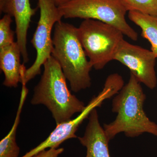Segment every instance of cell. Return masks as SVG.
Returning a JSON list of instances; mask_svg holds the SVG:
<instances>
[{"label": "cell", "instance_id": "e0dca14e", "mask_svg": "<svg viewBox=\"0 0 157 157\" xmlns=\"http://www.w3.org/2000/svg\"><path fill=\"white\" fill-rule=\"evenodd\" d=\"M56 5L58 6L62 5L63 3H65L67 0H54Z\"/></svg>", "mask_w": 157, "mask_h": 157}, {"label": "cell", "instance_id": "52a82bcc", "mask_svg": "<svg viewBox=\"0 0 157 157\" xmlns=\"http://www.w3.org/2000/svg\"><path fill=\"white\" fill-rule=\"evenodd\" d=\"M116 93V90L112 85H104L101 92L91 100L84 110L75 118L57 125L55 129L44 141L21 157H32L46 149L58 148L66 140L78 137L76 135V131L83 121L88 118L93 109L101 107L104 101L112 98Z\"/></svg>", "mask_w": 157, "mask_h": 157}, {"label": "cell", "instance_id": "8fae6325", "mask_svg": "<svg viewBox=\"0 0 157 157\" xmlns=\"http://www.w3.org/2000/svg\"><path fill=\"white\" fill-rule=\"evenodd\" d=\"M21 51L17 42L0 48V68L5 75L3 85L8 87H17L21 82Z\"/></svg>", "mask_w": 157, "mask_h": 157}, {"label": "cell", "instance_id": "7c38bea8", "mask_svg": "<svg viewBox=\"0 0 157 157\" xmlns=\"http://www.w3.org/2000/svg\"><path fill=\"white\" fill-rule=\"evenodd\" d=\"M22 83V89L16 117L11 130L0 142V157H18L20 148L16 141V132L20 120V116L25 101L28 93L26 83Z\"/></svg>", "mask_w": 157, "mask_h": 157}, {"label": "cell", "instance_id": "3957f363", "mask_svg": "<svg viewBox=\"0 0 157 157\" xmlns=\"http://www.w3.org/2000/svg\"><path fill=\"white\" fill-rule=\"evenodd\" d=\"M52 56L58 62L72 91L77 93L90 87L93 68L82 47L78 29L60 21L54 26Z\"/></svg>", "mask_w": 157, "mask_h": 157}, {"label": "cell", "instance_id": "30bf717a", "mask_svg": "<svg viewBox=\"0 0 157 157\" xmlns=\"http://www.w3.org/2000/svg\"><path fill=\"white\" fill-rule=\"evenodd\" d=\"M88 120L84 135L78 137L82 145L86 147V157H110L109 141L100 123L96 108L90 113Z\"/></svg>", "mask_w": 157, "mask_h": 157}, {"label": "cell", "instance_id": "ac0fdd59", "mask_svg": "<svg viewBox=\"0 0 157 157\" xmlns=\"http://www.w3.org/2000/svg\"><path fill=\"white\" fill-rule=\"evenodd\" d=\"M4 0H0V4H2Z\"/></svg>", "mask_w": 157, "mask_h": 157}, {"label": "cell", "instance_id": "5bb4252c", "mask_svg": "<svg viewBox=\"0 0 157 157\" xmlns=\"http://www.w3.org/2000/svg\"><path fill=\"white\" fill-rule=\"evenodd\" d=\"M121 2L127 11L157 16V0H121Z\"/></svg>", "mask_w": 157, "mask_h": 157}, {"label": "cell", "instance_id": "277c9868", "mask_svg": "<svg viewBox=\"0 0 157 157\" xmlns=\"http://www.w3.org/2000/svg\"><path fill=\"white\" fill-rule=\"evenodd\" d=\"M78 36L93 68L101 70L114 59L124 40V34L113 26L97 20L84 19L78 28Z\"/></svg>", "mask_w": 157, "mask_h": 157}, {"label": "cell", "instance_id": "9a60e30c", "mask_svg": "<svg viewBox=\"0 0 157 157\" xmlns=\"http://www.w3.org/2000/svg\"><path fill=\"white\" fill-rule=\"evenodd\" d=\"M12 17L5 14L0 20V48L14 43V32L11 30Z\"/></svg>", "mask_w": 157, "mask_h": 157}, {"label": "cell", "instance_id": "9c48e42d", "mask_svg": "<svg viewBox=\"0 0 157 157\" xmlns=\"http://www.w3.org/2000/svg\"><path fill=\"white\" fill-rule=\"evenodd\" d=\"M36 9L31 7L30 0H4L0 4V11L14 17L15 33L18 46L21 51L24 63L29 61L28 52L27 34L31 19L36 14Z\"/></svg>", "mask_w": 157, "mask_h": 157}, {"label": "cell", "instance_id": "ba28073f", "mask_svg": "<svg viewBox=\"0 0 157 157\" xmlns=\"http://www.w3.org/2000/svg\"><path fill=\"white\" fill-rule=\"evenodd\" d=\"M156 58L151 51L131 44L124 39L113 60L127 67L140 83L153 90L157 85L155 70Z\"/></svg>", "mask_w": 157, "mask_h": 157}, {"label": "cell", "instance_id": "7a4b0ae2", "mask_svg": "<svg viewBox=\"0 0 157 157\" xmlns=\"http://www.w3.org/2000/svg\"><path fill=\"white\" fill-rule=\"evenodd\" d=\"M43 66V74L34 88L31 103L46 106L56 125L70 121L74 114L81 113L86 106L70 92L63 72L53 57L51 56Z\"/></svg>", "mask_w": 157, "mask_h": 157}, {"label": "cell", "instance_id": "8992f818", "mask_svg": "<svg viewBox=\"0 0 157 157\" xmlns=\"http://www.w3.org/2000/svg\"><path fill=\"white\" fill-rule=\"evenodd\" d=\"M40 17L31 43L36 51V57L32 66L22 74L26 83L41 73V67L52 56L53 49L52 32L63 16L54 0H38Z\"/></svg>", "mask_w": 157, "mask_h": 157}, {"label": "cell", "instance_id": "6da1fadb", "mask_svg": "<svg viewBox=\"0 0 157 157\" xmlns=\"http://www.w3.org/2000/svg\"><path fill=\"white\" fill-rule=\"evenodd\" d=\"M146 98L140 82L131 73L128 83L113 100L112 110L117 114L115 119L104 125L109 141L121 133L128 137L145 133L157 137V124L150 120L144 110Z\"/></svg>", "mask_w": 157, "mask_h": 157}, {"label": "cell", "instance_id": "5b68a950", "mask_svg": "<svg viewBox=\"0 0 157 157\" xmlns=\"http://www.w3.org/2000/svg\"><path fill=\"white\" fill-rule=\"evenodd\" d=\"M58 8L65 18L97 20L115 27L133 41L138 39V34L127 22L121 0H67Z\"/></svg>", "mask_w": 157, "mask_h": 157}, {"label": "cell", "instance_id": "4fadbf2b", "mask_svg": "<svg viewBox=\"0 0 157 157\" xmlns=\"http://www.w3.org/2000/svg\"><path fill=\"white\" fill-rule=\"evenodd\" d=\"M129 19L139 26L141 36L151 45V51L157 58V16L135 11H128Z\"/></svg>", "mask_w": 157, "mask_h": 157}, {"label": "cell", "instance_id": "2e32d148", "mask_svg": "<svg viewBox=\"0 0 157 157\" xmlns=\"http://www.w3.org/2000/svg\"><path fill=\"white\" fill-rule=\"evenodd\" d=\"M63 148H49L42 151L32 157H58L63 152Z\"/></svg>", "mask_w": 157, "mask_h": 157}]
</instances>
